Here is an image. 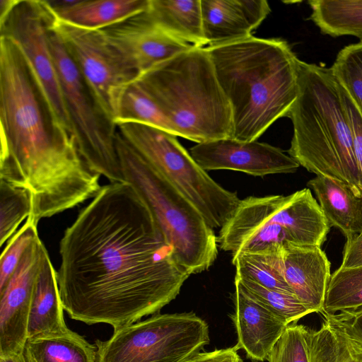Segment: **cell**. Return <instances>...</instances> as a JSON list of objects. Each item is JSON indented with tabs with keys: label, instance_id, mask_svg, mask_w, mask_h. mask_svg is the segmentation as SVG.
I'll list each match as a JSON object with an SVG mask.
<instances>
[{
	"label": "cell",
	"instance_id": "1",
	"mask_svg": "<svg viewBox=\"0 0 362 362\" xmlns=\"http://www.w3.org/2000/svg\"><path fill=\"white\" fill-rule=\"evenodd\" d=\"M59 255L57 279L64 311L73 320L114 330L159 313L191 275L127 182L102 186L65 230Z\"/></svg>",
	"mask_w": 362,
	"mask_h": 362
},
{
	"label": "cell",
	"instance_id": "2",
	"mask_svg": "<svg viewBox=\"0 0 362 362\" xmlns=\"http://www.w3.org/2000/svg\"><path fill=\"white\" fill-rule=\"evenodd\" d=\"M0 180L29 191L37 223L95 197L98 173L55 122L16 44L0 36Z\"/></svg>",
	"mask_w": 362,
	"mask_h": 362
},
{
	"label": "cell",
	"instance_id": "3",
	"mask_svg": "<svg viewBox=\"0 0 362 362\" xmlns=\"http://www.w3.org/2000/svg\"><path fill=\"white\" fill-rule=\"evenodd\" d=\"M207 49L230 105L231 138L255 141L288 117L298 93L300 59L286 40L252 35Z\"/></svg>",
	"mask_w": 362,
	"mask_h": 362
},
{
	"label": "cell",
	"instance_id": "4",
	"mask_svg": "<svg viewBox=\"0 0 362 362\" xmlns=\"http://www.w3.org/2000/svg\"><path fill=\"white\" fill-rule=\"evenodd\" d=\"M288 155L316 175L341 180L361 195L352 132L330 68L300 60L298 93L288 115Z\"/></svg>",
	"mask_w": 362,
	"mask_h": 362
},
{
	"label": "cell",
	"instance_id": "5",
	"mask_svg": "<svg viewBox=\"0 0 362 362\" xmlns=\"http://www.w3.org/2000/svg\"><path fill=\"white\" fill-rule=\"evenodd\" d=\"M136 80L158 107L171 134L197 144L231 136L230 105L207 47H192Z\"/></svg>",
	"mask_w": 362,
	"mask_h": 362
},
{
	"label": "cell",
	"instance_id": "6",
	"mask_svg": "<svg viewBox=\"0 0 362 362\" xmlns=\"http://www.w3.org/2000/svg\"><path fill=\"white\" fill-rule=\"evenodd\" d=\"M115 146L125 182L144 201L177 262L191 274L214 264L217 237L196 207L154 170L118 130Z\"/></svg>",
	"mask_w": 362,
	"mask_h": 362
},
{
	"label": "cell",
	"instance_id": "7",
	"mask_svg": "<svg viewBox=\"0 0 362 362\" xmlns=\"http://www.w3.org/2000/svg\"><path fill=\"white\" fill-rule=\"evenodd\" d=\"M117 127L128 144L196 207L211 228L226 223L241 199L215 182L175 135L136 122L119 123Z\"/></svg>",
	"mask_w": 362,
	"mask_h": 362
},
{
	"label": "cell",
	"instance_id": "8",
	"mask_svg": "<svg viewBox=\"0 0 362 362\" xmlns=\"http://www.w3.org/2000/svg\"><path fill=\"white\" fill-rule=\"evenodd\" d=\"M209 342L208 325L194 313H158L96 339V362H182Z\"/></svg>",
	"mask_w": 362,
	"mask_h": 362
},
{
	"label": "cell",
	"instance_id": "9",
	"mask_svg": "<svg viewBox=\"0 0 362 362\" xmlns=\"http://www.w3.org/2000/svg\"><path fill=\"white\" fill-rule=\"evenodd\" d=\"M49 42L81 154L110 183L124 182L115 146L117 125L97 103L54 30L53 18Z\"/></svg>",
	"mask_w": 362,
	"mask_h": 362
},
{
	"label": "cell",
	"instance_id": "10",
	"mask_svg": "<svg viewBox=\"0 0 362 362\" xmlns=\"http://www.w3.org/2000/svg\"><path fill=\"white\" fill-rule=\"evenodd\" d=\"M52 17L47 1L1 0L0 33L20 49L57 124L76 139L49 42Z\"/></svg>",
	"mask_w": 362,
	"mask_h": 362
},
{
	"label": "cell",
	"instance_id": "11",
	"mask_svg": "<svg viewBox=\"0 0 362 362\" xmlns=\"http://www.w3.org/2000/svg\"><path fill=\"white\" fill-rule=\"evenodd\" d=\"M53 27L97 103L115 124L124 94L139 74L102 30L78 28L61 22L54 16Z\"/></svg>",
	"mask_w": 362,
	"mask_h": 362
},
{
	"label": "cell",
	"instance_id": "12",
	"mask_svg": "<svg viewBox=\"0 0 362 362\" xmlns=\"http://www.w3.org/2000/svg\"><path fill=\"white\" fill-rule=\"evenodd\" d=\"M47 255L38 238L26 250L0 292V356L24 353L34 289Z\"/></svg>",
	"mask_w": 362,
	"mask_h": 362
},
{
	"label": "cell",
	"instance_id": "13",
	"mask_svg": "<svg viewBox=\"0 0 362 362\" xmlns=\"http://www.w3.org/2000/svg\"><path fill=\"white\" fill-rule=\"evenodd\" d=\"M189 154L204 170H230L264 177L296 172L299 164L281 148L231 137L197 144Z\"/></svg>",
	"mask_w": 362,
	"mask_h": 362
},
{
	"label": "cell",
	"instance_id": "14",
	"mask_svg": "<svg viewBox=\"0 0 362 362\" xmlns=\"http://www.w3.org/2000/svg\"><path fill=\"white\" fill-rule=\"evenodd\" d=\"M146 10L102 29L110 42L137 72L139 77L192 47L158 28Z\"/></svg>",
	"mask_w": 362,
	"mask_h": 362
},
{
	"label": "cell",
	"instance_id": "15",
	"mask_svg": "<svg viewBox=\"0 0 362 362\" xmlns=\"http://www.w3.org/2000/svg\"><path fill=\"white\" fill-rule=\"evenodd\" d=\"M234 283L231 318L238 335L235 346L252 362H263L288 325L253 298L235 277Z\"/></svg>",
	"mask_w": 362,
	"mask_h": 362
},
{
	"label": "cell",
	"instance_id": "16",
	"mask_svg": "<svg viewBox=\"0 0 362 362\" xmlns=\"http://www.w3.org/2000/svg\"><path fill=\"white\" fill-rule=\"evenodd\" d=\"M201 5L209 46L252 36L271 11L266 0H201Z\"/></svg>",
	"mask_w": 362,
	"mask_h": 362
},
{
	"label": "cell",
	"instance_id": "17",
	"mask_svg": "<svg viewBox=\"0 0 362 362\" xmlns=\"http://www.w3.org/2000/svg\"><path fill=\"white\" fill-rule=\"evenodd\" d=\"M284 279L294 295L313 313H322L331 277L330 262L317 246L288 244L281 249Z\"/></svg>",
	"mask_w": 362,
	"mask_h": 362
},
{
	"label": "cell",
	"instance_id": "18",
	"mask_svg": "<svg viewBox=\"0 0 362 362\" xmlns=\"http://www.w3.org/2000/svg\"><path fill=\"white\" fill-rule=\"evenodd\" d=\"M149 0L47 1L54 18L88 30H102L144 11Z\"/></svg>",
	"mask_w": 362,
	"mask_h": 362
},
{
	"label": "cell",
	"instance_id": "19",
	"mask_svg": "<svg viewBox=\"0 0 362 362\" xmlns=\"http://www.w3.org/2000/svg\"><path fill=\"white\" fill-rule=\"evenodd\" d=\"M307 185L316 194L330 228H338L346 238L362 231V196L349 185L320 175Z\"/></svg>",
	"mask_w": 362,
	"mask_h": 362
},
{
	"label": "cell",
	"instance_id": "20",
	"mask_svg": "<svg viewBox=\"0 0 362 362\" xmlns=\"http://www.w3.org/2000/svg\"><path fill=\"white\" fill-rule=\"evenodd\" d=\"M59 286L49 255L34 289L28 325V339L60 334L69 328L64 317Z\"/></svg>",
	"mask_w": 362,
	"mask_h": 362
},
{
	"label": "cell",
	"instance_id": "21",
	"mask_svg": "<svg viewBox=\"0 0 362 362\" xmlns=\"http://www.w3.org/2000/svg\"><path fill=\"white\" fill-rule=\"evenodd\" d=\"M146 11L152 21L170 36L192 47L207 45L201 0H149Z\"/></svg>",
	"mask_w": 362,
	"mask_h": 362
},
{
	"label": "cell",
	"instance_id": "22",
	"mask_svg": "<svg viewBox=\"0 0 362 362\" xmlns=\"http://www.w3.org/2000/svg\"><path fill=\"white\" fill-rule=\"evenodd\" d=\"M97 347L69 329L60 334L28 339L27 362H96Z\"/></svg>",
	"mask_w": 362,
	"mask_h": 362
},
{
	"label": "cell",
	"instance_id": "23",
	"mask_svg": "<svg viewBox=\"0 0 362 362\" xmlns=\"http://www.w3.org/2000/svg\"><path fill=\"white\" fill-rule=\"evenodd\" d=\"M309 20L323 35H351L362 39V1L310 0Z\"/></svg>",
	"mask_w": 362,
	"mask_h": 362
},
{
	"label": "cell",
	"instance_id": "24",
	"mask_svg": "<svg viewBox=\"0 0 362 362\" xmlns=\"http://www.w3.org/2000/svg\"><path fill=\"white\" fill-rule=\"evenodd\" d=\"M282 247L232 255V263L236 269L235 276L267 288L293 293L283 274Z\"/></svg>",
	"mask_w": 362,
	"mask_h": 362
},
{
	"label": "cell",
	"instance_id": "25",
	"mask_svg": "<svg viewBox=\"0 0 362 362\" xmlns=\"http://www.w3.org/2000/svg\"><path fill=\"white\" fill-rule=\"evenodd\" d=\"M362 346L324 319L319 329H310V362H360Z\"/></svg>",
	"mask_w": 362,
	"mask_h": 362
},
{
	"label": "cell",
	"instance_id": "26",
	"mask_svg": "<svg viewBox=\"0 0 362 362\" xmlns=\"http://www.w3.org/2000/svg\"><path fill=\"white\" fill-rule=\"evenodd\" d=\"M362 305V267H339L328 284L322 314L337 312Z\"/></svg>",
	"mask_w": 362,
	"mask_h": 362
},
{
	"label": "cell",
	"instance_id": "27",
	"mask_svg": "<svg viewBox=\"0 0 362 362\" xmlns=\"http://www.w3.org/2000/svg\"><path fill=\"white\" fill-rule=\"evenodd\" d=\"M33 212L29 191L0 180V246L15 234L18 226Z\"/></svg>",
	"mask_w": 362,
	"mask_h": 362
},
{
	"label": "cell",
	"instance_id": "28",
	"mask_svg": "<svg viewBox=\"0 0 362 362\" xmlns=\"http://www.w3.org/2000/svg\"><path fill=\"white\" fill-rule=\"evenodd\" d=\"M123 122L140 123L169 132L162 113L137 80L129 85L122 98L115 124Z\"/></svg>",
	"mask_w": 362,
	"mask_h": 362
},
{
	"label": "cell",
	"instance_id": "29",
	"mask_svg": "<svg viewBox=\"0 0 362 362\" xmlns=\"http://www.w3.org/2000/svg\"><path fill=\"white\" fill-rule=\"evenodd\" d=\"M237 278L247 292L286 325L296 323L313 311L293 293L263 287L254 282Z\"/></svg>",
	"mask_w": 362,
	"mask_h": 362
},
{
	"label": "cell",
	"instance_id": "30",
	"mask_svg": "<svg viewBox=\"0 0 362 362\" xmlns=\"http://www.w3.org/2000/svg\"><path fill=\"white\" fill-rule=\"evenodd\" d=\"M330 70L362 113V41L343 47Z\"/></svg>",
	"mask_w": 362,
	"mask_h": 362
},
{
	"label": "cell",
	"instance_id": "31",
	"mask_svg": "<svg viewBox=\"0 0 362 362\" xmlns=\"http://www.w3.org/2000/svg\"><path fill=\"white\" fill-rule=\"evenodd\" d=\"M310 329L303 325H288L272 348L267 361L310 362Z\"/></svg>",
	"mask_w": 362,
	"mask_h": 362
},
{
	"label": "cell",
	"instance_id": "32",
	"mask_svg": "<svg viewBox=\"0 0 362 362\" xmlns=\"http://www.w3.org/2000/svg\"><path fill=\"white\" fill-rule=\"evenodd\" d=\"M37 223L28 217L8 241L0 258V292L4 290L28 247L40 238Z\"/></svg>",
	"mask_w": 362,
	"mask_h": 362
},
{
	"label": "cell",
	"instance_id": "33",
	"mask_svg": "<svg viewBox=\"0 0 362 362\" xmlns=\"http://www.w3.org/2000/svg\"><path fill=\"white\" fill-rule=\"evenodd\" d=\"M323 316L347 338L362 346V305Z\"/></svg>",
	"mask_w": 362,
	"mask_h": 362
},
{
	"label": "cell",
	"instance_id": "34",
	"mask_svg": "<svg viewBox=\"0 0 362 362\" xmlns=\"http://www.w3.org/2000/svg\"><path fill=\"white\" fill-rule=\"evenodd\" d=\"M337 86L341 100L352 132L354 153L360 173L362 187V113L345 89L338 83Z\"/></svg>",
	"mask_w": 362,
	"mask_h": 362
},
{
	"label": "cell",
	"instance_id": "35",
	"mask_svg": "<svg viewBox=\"0 0 362 362\" xmlns=\"http://www.w3.org/2000/svg\"><path fill=\"white\" fill-rule=\"evenodd\" d=\"M340 267L346 269L362 267V231L346 238Z\"/></svg>",
	"mask_w": 362,
	"mask_h": 362
},
{
	"label": "cell",
	"instance_id": "36",
	"mask_svg": "<svg viewBox=\"0 0 362 362\" xmlns=\"http://www.w3.org/2000/svg\"><path fill=\"white\" fill-rule=\"evenodd\" d=\"M236 346L211 351H199L182 362H243Z\"/></svg>",
	"mask_w": 362,
	"mask_h": 362
},
{
	"label": "cell",
	"instance_id": "37",
	"mask_svg": "<svg viewBox=\"0 0 362 362\" xmlns=\"http://www.w3.org/2000/svg\"><path fill=\"white\" fill-rule=\"evenodd\" d=\"M0 362H27L24 353L0 356Z\"/></svg>",
	"mask_w": 362,
	"mask_h": 362
},
{
	"label": "cell",
	"instance_id": "38",
	"mask_svg": "<svg viewBox=\"0 0 362 362\" xmlns=\"http://www.w3.org/2000/svg\"><path fill=\"white\" fill-rule=\"evenodd\" d=\"M361 196H362V193H361Z\"/></svg>",
	"mask_w": 362,
	"mask_h": 362
}]
</instances>
